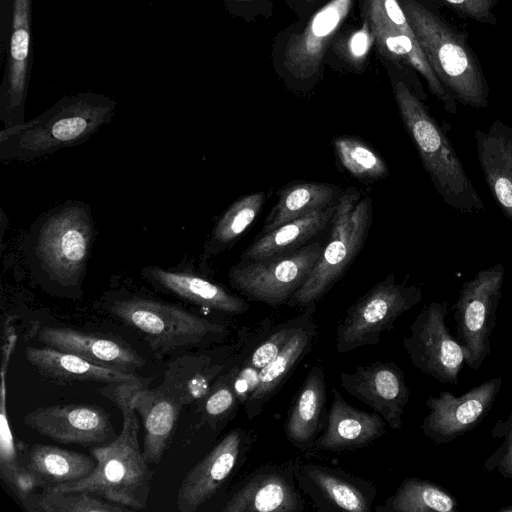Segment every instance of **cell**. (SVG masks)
<instances>
[{"label": "cell", "mask_w": 512, "mask_h": 512, "mask_svg": "<svg viewBox=\"0 0 512 512\" xmlns=\"http://www.w3.org/2000/svg\"><path fill=\"white\" fill-rule=\"evenodd\" d=\"M95 232L85 202L68 201L41 214L24 241L31 276L48 291L71 297L79 294Z\"/></svg>", "instance_id": "1"}, {"label": "cell", "mask_w": 512, "mask_h": 512, "mask_svg": "<svg viewBox=\"0 0 512 512\" xmlns=\"http://www.w3.org/2000/svg\"><path fill=\"white\" fill-rule=\"evenodd\" d=\"M140 383L109 384L98 392L114 402L122 413V430L109 443L92 449L94 471L77 481L49 485L52 491H86L133 510L147 506L153 472L140 449L139 419L132 405V392Z\"/></svg>", "instance_id": "2"}, {"label": "cell", "mask_w": 512, "mask_h": 512, "mask_svg": "<svg viewBox=\"0 0 512 512\" xmlns=\"http://www.w3.org/2000/svg\"><path fill=\"white\" fill-rule=\"evenodd\" d=\"M434 73L462 105L486 109L490 89L468 33L422 0H398Z\"/></svg>", "instance_id": "3"}, {"label": "cell", "mask_w": 512, "mask_h": 512, "mask_svg": "<svg viewBox=\"0 0 512 512\" xmlns=\"http://www.w3.org/2000/svg\"><path fill=\"white\" fill-rule=\"evenodd\" d=\"M393 93L404 127L443 202L464 215L482 212L484 203L448 137L449 125L440 124L404 81L393 82Z\"/></svg>", "instance_id": "4"}, {"label": "cell", "mask_w": 512, "mask_h": 512, "mask_svg": "<svg viewBox=\"0 0 512 512\" xmlns=\"http://www.w3.org/2000/svg\"><path fill=\"white\" fill-rule=\"evenodd\" d=\"M104 310L142 336L157 354L178 349L222 344L229 327L198 316L183 307L127 291H108L102 297Z\"/></svg>", "instance_id": "5"}, {"label": "cell", "mask_w": 512, "mask_h": 512, "mask_svg": "<svg viewBox=\"0 0 512 512\" xmlns=\"http://www.w3.org/2000/svg\"><path fill=\"white\" fill-rule=\"evenodd\" d=\"M111 103L74 99L58 104L28 122L0 131V159L3 162H29L60 149L78 145L108 123Z\"/></svg>", "instance_id": "6"}, {"label": "cell", "mask_w": 512, "mask_h": 512, "mask_svg": "<svg viewBox=\"0 0 512 512\" xmlns=\"http://www.w3.org/2000/svg\"><path fill=\"white\" fill-rule=\"evenodd\" d=\"M359 192L350 187L338 198L331 220L327 244L304 284L287 302L291 307L316 304L342 277L360 252L372 222V200H359Z\"/></svg>", "instance_id": "7"}, {"label": "cell", "mask_w": 512, "mask_h": 512, "mask_svg": "<svg viewBox=\"0 0 512 512\" xmlns=\"http://www.w3.org/2000/svg\"><path fill=\"white\" fill-rule=\"evenodd\" d=\"M423 297L416 285L398 283L393 274L374 285L354 302L336 327V350L347 353L376 345L396 320L416 306Z\"/></svg>", "instance_id": "8"}, {"label": "cell", "mask_w": 512, "mask_h": 512, "mask_svg": "<svg viewBox=\"0 0 512 512\" xmlns=\"http://www.w3.org/2000/svg\"><path fill=\"white\" fill-rule=\"evenodd\" d=\"M323 248L314 242L289 253L240 261L229 269V282L247 299L272 307L287 304L308 278Z\"/></svg>", "instance_id": "9"}, {"label": "cell", "mask_w": 512, "mask_h": 512, "mask_svg": "<svg viewBox=\"0 0 512 512\" xmlns=\"http://www.w3.org/2000/svg\"><path fill=\"white\" fill-rule=\"evenodd\" d=\"M504 281L505 267L501 263L484 268L462 283L452 305L456 338L466 351L465 364L471 369H479L491 352L490 337Z\"/></svg>", "instance_id": "10"}, {"label": "cell", "mask_w": 512, "mask_h": 512, "mask_svg": "<svg viewBox=\"0 0 512 512\" xmlns=\"http://www.w3.org/2000/svg\"><path fill=\"white\" fill-rule=\"evenodd\" d=\"M446 301L430 302L409 326L402 344L411 363L440 383L459 385V373L466 351L446 324Z\"/></svg>", "instance_id": "11"}, {"label": "cell", "mask_w": 512, "mask_h": 512, "mask_svg": "<svg viewBox=\"0 0 512 512\" xmlns=\"http://www.w3.org/2000/svg\"><path fill=\"white\" fill-rule=\"evenodd\" d=\"M502 377L486 380L460 396L443 391L425 402L429 412L420 426L424 436L442 445L475 429L492 409Z\"/></svg>", "instance_id": "12"}, {"label": "cell", "mask_w": 512, "mask_h": 512, "mask_svg": "<svg viewBox=\"0 0 512 512\" xmlns=\"http://www.w3.org/2000/svg\"><path fill=\"white\" fill-rule=\"evenodd\" d=\"M252 444V434L245 429L227 433L183 478L177 510L195 512L214 497L245 462Z\"/></svg>", "instance_id": "13"}, {"label": "cell", "mask_w": 512, "mask_h": 512, "mask_svg": "<svg viewBox=\"0 0 512 512\" xmlns=\"http://www.w3.org/2000/svg\"><path fill=\"white\" fill-rule=\"evenodd\" d=\"M294 474L303 495L319 511L371 512L377 494L373 482L340 468L295 460Z\"/></svg>", "instance_id": "14"}, {"label": "cell", "mask_w": 512, "mask_h": 512, "mask_svg": "<svg viewBox=\"0 0 512 512\" xmlns=\"http://www.w3.org/2000/svg\"><path fill=\"white\" fill-rule=\"evenodd\" d=\"M295 460L264 464L249 473L229 495L223 512H302L303 493L295 474Z\"/></svg>", "instance_id": "15"}, {"label": "cell", "mask_w": 512, "mask_h": 512, "mask_svg": "<svg viewBox=\"0 0 512 512\" xmlns=\"http://www.w3.org/2000/svg\"><path fill=\"white\" fill-rule=\"evenodd\" d=\"M341 387L378 413L394 430L402 428V417L410 391L402 369L390 361H374L339 374Z\"/></svg>", "instance_id": "16"}, {"label": "cell", "mask_w": 512, "mask_h": 512, "mask_svg": "<svg viewBox=\"0 0 512 512\" xmlns=\"http://www.w3.org/2000/svg\"><path fill=\"white\" fill-rule=\"evenodd\" d=\"M24 423L40 435L64 444L86 446L116 438L109 415L94 405L38 407L25 415Z\"/></svg>", "instance_id": "17"}, {"label": "cell", "mask_w": 512, "mask_h": 512, "mask_svg": "<svg viewBox=\"0 0 512 512\" xmlns=\"http://www.w3.org/2000/svg\"><path fill=\"white\" fill-rule=\"evenodd\" d=\"M354 0H331L308 21L305 28L289 37L283 53L285 69L298 80L317 74L327 48L348 16Z\"/></svg>", "instance_id": "18"}, {"label": "cell", "mask_w": 512, "mask_h": 512, "mask_svg": "<svg viewBox=\"0 0 512 512\" xmlns=\"http://www.w3.org/2000/svg\"><path fill=\"white\" fill-rule=\"evenodd\" d=\"M248 330L237 342L222 345L205 353L183 356L170 362L160 387L177 397L183 405L200 402L219 377L234 363L241 351Z\"/></svg>", "instance_id": "19"}, {"label": "cell", "mask_w": 512, "mask_h": 512, "mask_svg": "<svg viewBox=\"0 0 512 512\" xmlns=\"http://www.w3.org/2000/svg\"><path fill=\"white\" fill-rule=\"evenodd\" d=\"M141 276L155 289L197 307L229 315H242L250 309L245 299L192 272L146 266Z\"/></svg>", "instance_id": "20"}, {"label": "cell", "mask_w": 512, "mask_h": 512, "mask_svg": "<svg viewBox=\"0 0 512 512\" xmlns=\"http://www.w3.org/2000/svg\"><path fill=\"white\" fill-rule=\"evenodd\" d=\"M35 338L45 346L72 353L93 363L128 372L145 365V360L118 338L68 327L44 326Z\"/></svg>", "instance_id": "21"}, {"label": "cell", "mask_w": 512, "mask_h": 512, "mask_svg": "<svg viewBox=\"0 0 512 512\" xmlns=\"http://www.w3.org/2000/svg\"><path fill=\"white\" fill-rule=\"evenodd\" d=\"M315 311L316 306L276 357L259 372L256 387L242 404L248 420H253L263 411L296 366L310 352L318 336Z\"/></svg>", "instance_id": "22"}, {"label": "cell", "mask_w": 512, "mask_h": 512, "mask_svg": "<svg viewBox=\"0 0 512 512\" xmlns=\"http://www.w3.org/2000/svg\"><path fill=\"white\" fill-rule=\"evenodd\" d=\"M326 428L315 440L314 449L340 452L364 447L386 433L388 426L376 412L359 410L338 391L332 390Z\"/></svg>", "instance_id": "23"}, {"label": "cell", "mask_w": 512, "mask_h": 512, "mask_svg": "<svg viewBox=\"0 0 512 512\" xmlns=\"http://www.w3.org/2000/svg\"><path fill=\"white\" fill-rule=\"evenodd\" d=\"M479 165L497 206L512 222V127L496 119L474 134Z\"/></svg>", "instance_id": "24"}, {"label": "cell", "mask_w": 512, "mask_h": 512, "mask_svg": "<svg viewBox=\"0 0 512 512\" xmlns=\"http://www.w3.org/2000/svg\"><path fill=\"white\" fill-rule=\"evenodd\" d=\"M137 384L132 392V405L144 427L143 456L147 463L158 464L177 426L182 402L162 387L149 389Z\"/></svg>", "instance_id": "25"}, {"label": "cell", "mask_w": 512, "mask_h": 512, "mask_svg": "<svg viewBox=\"0 0 512 512\" xmlns=\"http://www.w3.org/2000/svg\"><path fill=\"white\" fill-rule=\"evenodd\" d=\"M24 352L26 360L42 376L60 382L94 381L109 385L151 380L139 377L133 372L102 366L75 354L48 346H28Z\"/></svg>", "instance_id": "26"}, {"label": "cell", "mask_w": 512, "mask_h": 512, "mask_svg": "<svg viewBox=\"0 0 512 512\" xmlns=\"http://www.w3.org/2000/svg\"><path fill=\"white\" fill-rule=\"evenodd\" d=\"M326 401L325 371L316 365L306 375L285 422L288 441L301 452L314 449Z\"/></svg>", "instance_id": "27"}, {"label": "cell", "mask_w": 512, "mask_h": 512, "mask_svg": "<svg viewBox=\"0 0 512 512\" xmlns=\"http://www.w3.org/2000/svg\"><path fill=\"white\" fill-rule=\"evenodd\" d=\"M367 17L379 51L387 58L405 62L420 73L426 80L430 92L441 103L444 110L450 114H456L458 102L434 73L417 40L390 27L368 10Z\"/></svg>", "instance_id": "28"}, {"label": "cell", "mask_w": 512, "mask_h": 512, "mask_svg": "<svg viewBox=\"0 0 512 512\" xmlns=\"http://www.w3.org/2000/svg\"><path fill=\"white\" fill-rule=\"evenodd\" d=\"M19 462L39 486L45 487L80 480L96 467L85 454L44 444L30 446L19 456Z\"/></svg>", "instance_id": "29"}, {"label": "cell", "mask_w": 512, "mask_h": 512, "mask_svg": "<svg viewBox=\"0 0 512 512\" xmlns=\"http://www.w3.org/2000/svg\"><path fill=\"white\" fill-rule=\"evenodd\" d=\"M338 201V200H337ZM337 202L264 233L243 251L240 261H253L297 250L331 222Z\"/></svg>", "instance_id": "30"}, {"label": "cell", "mask_w": 512, "mask_h": 512, "mask_svg": "<svg viewBox=\"0 0 512 512\" xmlns=\"http://www.w3.org/2000/svg\"><path fill=\"white\" fill-rule=\"evenodd\" d=\"M16 340L17 336L14 333H11L8 335L3 346L0 400V475L22 503H25L32 495V491L36 487H39V484L19 462V456L17 454L16 445L8 420L6 404V372Z\"/></svg>", "instance_id": "31"}, {"label": "cell", "mask_w": 512, "mask_h": 512, "mask_svg": "<svg viewBox=\"0 0 512 512\" xmlns=\"http://www.w3.org/2000/svg\"><path fill=\"white\" fill-rule=\"evenodd\" d=\"M342 191L338 186L318 182H298L282 188L279 198L265 220L263 234L337 202Z\"/></svg>", "instance_id": "32"}, {"label": "cell", "mask_w": 512, "mask_h": 512, "mask_svg": "<svg viewBox=\"0 0 512 512\" xmlns=\"http://www.w3.org/2000/svg\"><path fill=\"white\" fill-rule=\"evenodd\" d=\"M457 499L442 486L417 477L405 478L377 512H455Z\"/></svg>", "instance_id": "33"}, {"label": "cell", "mask_w": 512, "mask_h": 512, "mask_svg": "<svg viewBox=\"0 0 512 512\" xmlns=\"http://www.w3.org/2000/svg\"><path fill=\"white\" fill-rule=\"evenodd\" d=\"M28 0H15L13 34L10 51L12 70L6 100V114L2 117L5 127L23 122L18 112L22 105L25 87V64L29 51Z\"/></svg>", "instance_id": "34"}, {"label": "cell", "mask_w": 512, "mask_h": 512, "mask_svg": "<svg viewBox=\"0 0 512 512\" xmlns=\"http://www.w3.org/2000/svg\"><path fill=\"white\" fill-rule=\"evenodd\" d=\"M265 194L255 192L245 195L222 214L216 222L201 256L202 263L229 248L249 228L260 213Z\"/></svg>", "instance_id": "35"}, {"label": "cell", "mask_w": 512, "mask_h": 512, "mask_svg": "<svg viewBox=\"0 0 512 512\" xmlns=\"http://www.w3.org/2000/svg\"><path fill=\"white\" fill-rule=\"evenodd\" d=\"M238 357L239 354L234 363L215 382L210 392L197 403L201 423L216 433L234 419L241 405L234 385Z\"/></svg>", "instance_id": "36"}, {"label": "cell", "mask_w": 512, "mask_h": 512, "mask_svg": "<svg viewBox=\"0 0 512 512\" xmlns=\"http://www.w3.org/2000/svg\"><path fill=\"white\" fill-rule=\"evenodd\" d=\"M333 148L341 166L362 182L385 178L389 169L383 158L364 141L353 136H338Z\"/></svg>", "instance_id": "37"}, {"label": "cell", "mask_w": 512, "mask_h": 512, "mask_svg": "<svg viewBox=\"0 0 512 512\" xmlns=\"http://www.w3.org/2000/svg\"><path fill=\"white\" fill-rule=\"evenodd\" d=\"M28 511L41 512H125L130 508L110 502L86 491L58 492L44 488L43 493L24 503Z\"/></svg>", "instance_id": "38"}, {"label": "cell", "mask_w": 512, "mask_h": 512, "mask_svg": "<svg viewBox=\"0 0 512 512\" xmlns=\"http://www.w3.org/2000/svg\"><path fill=\"white\" fill-rule=\"evenodd\" d=\"M491 436L502 440L498 448L485 460L483 469L496 472L504 479L512 480V410L505 420L495 422Z\"/></svg>", "instance_id": "39"}, {"label": "cell", "mask_w": 512, "mask_h": 512, "mask_svg": "<svg viewBox=\"0 0 512 512\" xmlns=\"http://www.w3.org/2000/svg\"><path fill=\"white\" fill-rule=\"evenodd\" d=\"M461 18L479 23L498 25L493 9L498 0H436Z\"/></svg>", "instance_id": "40"}, {"label": "cell", "mask_w": 512, "mask_h": 512, "mask_svg": "<svg viewBox=\"0 0 512 512\" xmlns=\"http://www.w3.org/2000/svg\"><path fill=\"white\" fill-rule=\"evenodd\" d=\"M367 10L377 15L390 27L416 39L398 0H367Z\"/></svg>", "instance_id": "41"}, {"label": "cell", "mask_w": 512, "mask_h": 512, "mask_svg": "<svg viewBox=\"0 0 512 512\" xmlns=\"http://www.w3.org/2000/svg\"><path fill=\"white\" fill-rule=\"evenodd\" d=\"M374 37L370 29L368 20L355 33H353L347 41V53L355 62L362 61L369 51Z\"/></svg>", "instance_id": "42"}, {"label": "cell", "mask_w": 512, "mask_h": 512, "mask_svg": "<svg viewBox=\"0 0 512 512\" xmlns=\"http://www.w3.org/2000/svg\"><path fill=\"white\" fill-rule=\"evenodd\" d=\"M500 511H512V507H505L500 509Z\"/></svg>", "instance_id": "43"}, {"label": "cell", "mask_w": 512, "mask_h": 512, "mask_svg": "<svg viewBox=\"0 0 512 512\" xmlns=\"http://www.w3.org/2000/svg\"><path fill=\"white\" fill-rule=\"evenodd\" d=\"M304 1L313 2V1H315V0H304Z\"/></svg>", "instance_id": "44"}]
</instances>
